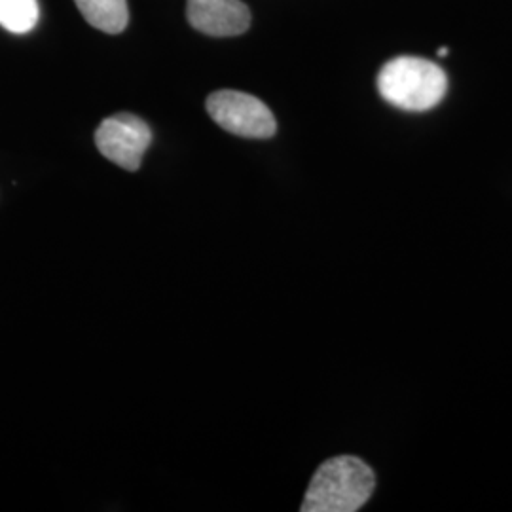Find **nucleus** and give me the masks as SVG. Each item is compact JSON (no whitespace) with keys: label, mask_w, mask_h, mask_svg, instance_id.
<instances>
[{"label":"nucleus","mask_w":512,"mask_h":512,"mask_svg":"<svg viewBox=\"0 0 512 512\" xmlns=\"http://www.w3.org/2000/svg\"><path fill=\"white\" fill-rule=\"evenodd\" d=\"M374 488L376 476L363 459L353 456L327 459L311 478L300 511H359L370 499Z\"/></svg>","instance_id":"f257e3e1"},{"label":"nucleus","mask_w":512,"mask_h":512,"mask_svg":"<svg viewBox=\"0 0 512 512\" xmlns=\"http://www.w3.org/2000/svg\"><path fill=\"white\" fill-rule=\"evenodd\" d=\"M378 92L397 109L425 112L437 107L448 92V76L437 63L401 55L389 59L378 74Z\"/></svg>","instance_id":"f03ea898"},{"label":"nucleus","mask_w":512,"mask_h":512,"mask_svg":"<svg viewBox=\"0 0 512 512\" xmlns=\"http://www.w3.org/2000/svg\"><path fill=\"white\" fill-rule=\"evenodd\" d=\"M207 112L215 124L245 139H270L277 131L272 110L258 97L236 90H220L207 99Z\"/></svg>","instance_id":"7ed1b4c3"},{"label":"nucleus","mask_w":512,"mask_h":512,"mask_svg":"<svg viewBox=\"0 0 512 512\" xmlns=\"http://www.w3.org/2000/svg\"><path fill=\"white\" fill-rule=\"evenodd\" d=\"M152 143V131L147 122L135 114L120 112L105 118L95 131V145L112 164L137 171Z\"/></svg>","instance_id":"20e7f679"},{"label":"nucleus","mask_w":512,"mask_h":512,"mask_svg":"<svg viewBox=\"0 0 512 512\" xmlns=\"http://www.w3.org/2000/svg\"><path fill=\"white\" fill-rule=\"evenodd\" d=\"M188 21L209 37L243 35L251 25V12L241 0H188Z\"/></svg>","instance_id":"39448f33"},{"label":"nucleus","mask_w":512,"mask_h":512,"mask_svg":"<svg viewBox=\"0 0 512 512\" xmlns=\"http://www.w3.org/2000/svg\"><path fill=\"white\" fill-rule=\"evenodd\" d=\"M84 19L107 35H118L128 27V0H74Z\"/></svg>","instance_id":"423d86ee"},{"label":"nucleus","mask_w":512,"mask_h":512,"mask_svg":"<svg viewBox=\"0 0 512 512\" xmlns=\"http://www.w3.org/2000/svg\"><path fill=\"white\" fill-rule=\"evenodd\" d=\"M38 0H0V27L14 35H25L37 27Z\"/></svg>","instance_id":"0eeeda50"},{"label":"nucleus","mask_w":512,"mask_h":512,"mask_svg":"<svg viewBox=\"0 0 512 512\" xmlns=\"http://www.w3.org/2000/svg\"><path fill=\"white\" fill-rule=\"evenodd\" d=\"M448 54H450V50H448V48H440V50H439L440 57H444V55H448Z\"/></svg>","instance_id":"6e6552de"}]
</instances>
